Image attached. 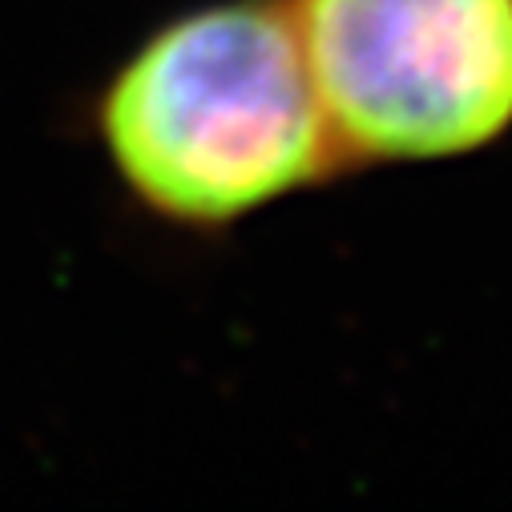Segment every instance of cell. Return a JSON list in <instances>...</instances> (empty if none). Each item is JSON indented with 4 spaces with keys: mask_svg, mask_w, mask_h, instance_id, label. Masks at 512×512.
Instances as JSON below:
<instances>
[{
    "mask_svg": "<svg viewBox=\"0 0 512 512\" xmlns=\"http://www.w3.org/2000/svg\"><path fill=\"white\" fill-rule=\"evenodd\" d=\"M347 170L448 162L512 130V0H287Z\"/></svg>",
    "mask_w": 512,
    "mask_h": 512,
    "instance_id": "7a4b0ae2",
    "label": "cell"
},
{
    "mask_svg": "<svg viewBox=\"0 0 512 512\" xmlns=\"http://www.w3.org/2000/svg\"><path fill=\"white\" fill-rule=\"evenodd\" d=\"M89 134L150 222L198 238L347 174L287 0H210L158 25L89 97Z\"/></svg>",
    "mask_w": 512,
    "mask_h": 512,
    "instance_id": "6da1fadb",
    "label": "cell"
}]
</instances>
